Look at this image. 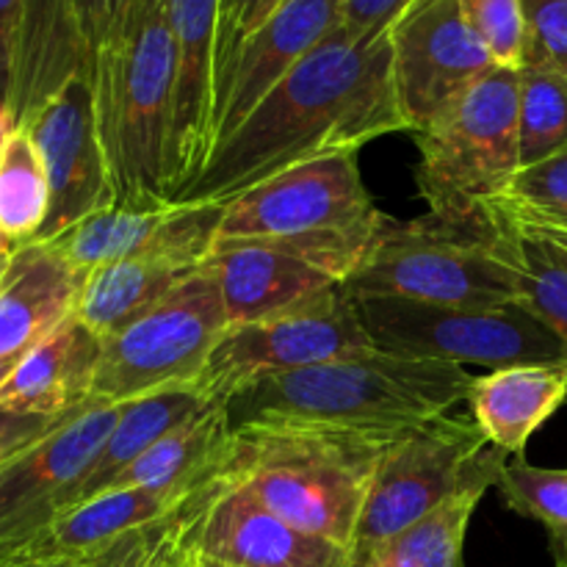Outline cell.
<instances>
[{"label":"cell","mask_w":567,"mask_h":567,"mask_svg":"<svg viewBox=\"0 0 567 567\" xmlns=\"http://www.w3.org/2000/svg\"><path fill=\"white\" fill-rule=\"evenodd\" d=\"M493 485H474L410 526L380 548L363 567H465L471 518Z\"/></svg>","instance_id":"cell-29"},{"label":"cell","mask_w":567,"mask_h":567,"mask_svg":"<svg viewBox=\"0 0 567 567\" xmlns=\"http://www.w3.org/2000/svg\"><path fill=\"white\" fill-rule=\"evenodd\" d=\"M385 214L374 205L358 153L327 155L291 166L225 205L216 244L308 241L380 230Z\"/></svg>","instance_id":"cell-10"},{"label":"cell","mask_w":567,"mask_h":567,"mask_svg":"<svg viewBox=\"0 0 567 567\" xmlns=\"http://www.w3.org/2000/svg\"><path fill=\"white\" fill-rule=\"evenodd\" d=\"M341 25V0H282L238 48L216 109L214 147Z\"/></svg>","instance_id":"cell-18"},{"label":"cell","mask_w":567,"mask_h":567,"mask_svg":"<svg viewBox=\"0 0 567 567\" xmlns=\"http://www.w3.org/2000/svg\"><path fill=\"white\" fill-rule=\"evenodd\" d=\"M520 70L493 66L419 133L421 197L430 216L465 225L507 197L520 172Z\"/></svg>","instance_id":"cell-5"},{"label":"cell","mask_w":567,"mask_h":567,"mask_svg":"<svg viewBox=\"0 0 567 567\" xmlns=\"http://www.w3.org/2000/svg\"><path fill=\"white\" fill-rule=\"evenodd\" d=\"M103 338L75 316L17 360L0 388V404L22 413L61 415L94 402L92 385Z\"/></svg>","instance_id":"cell-22"},{"label":"cell","mask_w":567,"mask_h":567,"mask_svg":"<svg viewBox=\"0 0 567 567\" xmlns=\"http://www.w3.org/2000/svg\"><path fill=\"white\" fill-rule=\"evenodd\" d=\"M280 3H282V0H258V9H255V14H252V22H249V33H252L255 28H258L260 22H264L266 17H269L271 11H275L277 6H280ZM249 33H247V37H249Z\"/></svg>","instance_id":"cell-42"},{"label":"cell","mask_w":567,"mask_h":567,"mask_svg":"<svg viewBox=\"0 0 567 567\" xmlns=\"http://www.w3.org/2000/svg\"><path fill=\"white\" fill-rule=\"evenodd\" d=\"M415 0H341V28L358 42L388 37Z\"/></svg>","instance_id":"cell-37"},{"label":"cell","mask_w":567,"mask_h":567,"mask_svg":"<svg viewBox=\"0 0 567 567\" xmlns=\"http://www.w3.org/2000/svg\"><path fill=\"white\" fill-rule=\"evenodd\" d=\"M14 244H11L9 241V238H6L3 236V233H0V258H6V255H11V252H14Z\"/></svg>","instance_id":"cell-47"},{"label":"cell","mask_w":567,"mask_h":567,"mask_svg":"<svg viewBox=\"0 0 567 567\" xmlns=\"http://www.w3.org/2000/svg\"><path fill=\"white\" fill-rule=\"evenodd\" d=\"M133 0H72L75 6L78 37L83 48V78H92L94 66L120 39L127 9Z\"/></svg>","instance_id":"cell-36"},{"label":"cell","mask_w":567,"mask_h":567,"mask_svg":"<svg viewBox=\"0 0 567 567\" xmlns=\"http://www.w3.org/2000/svg\"><path fill=\"white\" fill-rule=\"evenodd\" d=\"M221 216L225 205L188 203L186 219L169 241L89 271L78 293L75 319L109 338L147 313L208 260Z\"/></svg>","instance_id":"cell-17"},{"label":"cell","mask_w":567,"mask_h":567,"mask_svg":"<svg viewBox=\"0 0 567 567\" xmlns=\"http://www.w3.org/2000/svg\"><path fill=\"white\" fill-rule=\"evenodd\" d=\"M377 349L454 365H567V347L524 305L437 308L393 297H354Z\"/></svg>","instance_id":"cell-9"},{"label":"cell","mask_w":567,"mask_h":567,"mask_svg":"<svg viewBox=\"0 0 567 567\" xmlns=\"http://www.w3.org/2000/svg\"><path fill=\"white\" fill-rule=\"evenodd\" d=\"M557 567H567V554H565V559H559Z\"/></svg>","instance_id":"cell-50"},{"label":"cell","mask_w":567,"mask_h":567,"mask_svg":"<svg viewBox=\"0 0 567 567\" xmlns=\"http://www.w3.org/2000/svg\"><path fill=\"white\" fill-rule=\"evenodd\" d=\"M83 280L50 244L17 247L0 275V358H22L75 316Z\"/></svg>","instance_id":"cell-21"},{"label":"cell","mask_w":567,"mask_h":567,"mask_svg":"<svg viewBox=\"0 0 567 567\" xmlns=\"http://www.w3.org/2000/svg\"><path fill=\"white\" fill-rule=\"evenodd\" d=\"M216 399L208 396L199 385H177L122 404V413L116 419L114 430H111L109 441H105L103 452L97 454L89 474L66 493L59 513L100 496L105 491V485L122 468H127L133 460L142 457L166 432L175 430L177 424L188 421L192 415H197L199 410L210 408Z\"/></svg>","instance_id":"cell-28"},{"label":"cell","mask_w":567,"mask_h":567,"mask_svg":"<svg viewBox=\"0 0 567 567\" xmlns=\"http://www.w3.org/2000/svg\"><path fill=\"white\" fill-rule=\"evenodd\" d=\"M233 452V430L225 402H214L166 432L142 457L122 468L105 491H199L225 471ZM103 491V493H105Z\"/></svg>","instance_id":"cell-26"},{"label":"cell","mask_w":567,"mask_h":567,"mask_svg":"<svg viewBox=\"0 0 567 567\" xmlns=\"http://www.w3.org/2000/svg\"><path fill=\"white\" fill-rule=\"evenodd\" d=\"M567 402V365L532 363L474 377L465 404L485 441L507 457H524L532 435Z\"/></svg>","instance_id":"cell-23"},{"label":"cell","mask_w":567,"mask_h":567,"mask_svg":"<svg viewBox=\"0 0 567 567\" xmlns=\"http://www.w3.org/2000/svg\"><path fill=\"white\" fill-rule=\"evenodd\" d=\"M89 83L120 199H172L177 53L169 0H133Z\"/></svg>","instance_id":"cell-3"},{"label":"cell","mask_w":567,"mask_h":567,"mask_svg":"<svg viewBox=\"0 0 567 567\" xmlns=\"http://www.w3.org/2000/svg\"><path fill=\"white\" fill-rule=\"evenodd\" d=\"M504 504L546 526L554 563L567 554V468H540L524 457L507 460L496 480Z\"/></svg>","instance_id":"cell-31"},{"label":"cell","mask_w":567,"mask_h":567,"mask_svg":"<svg viewBox=\"0 0 567 567\" xmlns=\"http://www.w3.org/2000/svg\"><path fill=\"white\" fill-rule=\"evenodd\" d=\"M374 341L349 288L324 293L313 302L230 324L216 343L197 385L216 402L266 377L288 374L347 354L371 352Z\"/></svg>","instance_id":"cell-11"},{"label":"cell","mask_w":567,"mask_h":567,"mask_svg":"<svg viewBox=\"0 0 567 567\" xmlns=\"http://www.w3.org/2000/svg\"><path fill=\"white\" fill-rule=\"evenodd\" d=\"M75 75H83V48L72 0H25L9 97L14 127H25Z\"/></svg>","instance_id":"cell-24"},{"label":"cell","mask_w":567,"mask_h":567,"mask_svg":"<svg viewBox=\"0 0 567 567\" xmlns=\"http://www.w3.org/2000/svg\"><path fill=\"white\" fill-rule=\"evenodd\" d=\"M382 449L319 435H233L219 476L297 529L352 551Z\"/></svg>","instance_id":"cell-4"},{"label":"cell","mask_w":567,"mask_h":567,"mask_svg":"<svg viewBox=\"0 0 567 567\" xmlns=\"http://www.w3.org/2000/svg\"><path fill=\"white\" fill-rule=\"evenodd\" d=\"M391 133H408L393 92L391 39L358 42L338 25L216 144L175 199L227 205L291 166L360 153Z\"/></svg>","instance_id":"cell-1"},{"label":"cell","mask_w":567,"mask_h":567,"mask_svg":"<svg viewBox=\"0 0 567 567\" xmlns=\"http://www.w3.org/2000/svg\"><path fill=\"white\" fill-rule=\"evenodd\" d=\"M86 404H81L78 410H70V413H61V415L22 413V410H11L0 404V460L14 457V454L22 452V449L33 446L37 441L48 437L50 432H55L61 424H66L72 415L81 413Z\"/></svg>","instance_id":"cell-39"},{"label":"cell","mask_w":567,"mask_h":567,"mask_svg":"<svg viewBox=\"0 0 567 567\" xmlns=\"http://www.w3.org/2000/svg\"><path fill=\"white\" fill-rule=\"evenodd\" d=\"M11 131H14V116H11L9 105H6L3 100H0V144H3L6 138H9Z\"/></svg>","instance_id":"cell-43"},{"label":"cell","mask_w":567,"mask_h":567,"mask_svg":"<svg viewBox=\"0 0 567 567\" xmlns=\"http://www.w3.org/2000/svg\"><path fill=\"white\" fill-rule=\"evenodd\" d=\"M50 181V216L37 241H50L66 227L120 199L97 125L94 89L75 75L25 125Z\"/></svg>","instance_id":"cell-16"},{"label":"cell","mask_w":567,"mask_h":567,"mask_svg":"<svg viewBox=\"0 0 567 567\" xmlns=\"http://www.w3.org/2000/svg\"><path fill=\"white\" fill-rule=\"evenodd\" d=\"M507 460L471 419L441 415L399 435L377 463L352 543V567H363L385 543L468 487H496Z\"/></svg>","instance_id":"cell-6"},{"label":"cell","mask_w":567,"mask_h":567,"mask_svg":"<svg viewBox=\"0 0 567 567\" xmlns=\"http://www.w3.org/2000/svg\"><path fill=\"white\" fill-rule=\"evenodd\" d=\"M199 491H147V487L105 491L59 513L48 526H42L37 535L9 554L22 563L42 565L94 557L131 532L161 524L186 509V504Z\"/></svg>","instance_id":"cell-20"},{"label":"cell","mask_w":567,"mask_h":567,"mask_svg":"<svg viewBox=\"0 0 567 567\" xmlns=\"http://www.w3.org/2000/svg\"><path fill=\"white\" fill-rule=\"evenodd\" d=\"M457 3L496 66L524 70L526 42H529L524 0H457Z\"/></svg>","instance_id":"cell-34"},{"label":"cell","mask_w":567,"mask_h":567,"mask_svg":"<svg viewBox=\"0 0 567 567\" xmlns=\"http://www.w3.org/2000/svg\"><path fill=\"white\" fill-rule=\"evenodd\" d=\"M465 365L371 352L266 377L225 399L233 435H319L388 446L468 399Z\"/></svg>","instance_id":"cell-2"},{"label":"cell","mask_w":567,"mask_h":567,"mask_svg":"<svg viewBox=\"0 0 567 567\" xmlns=\"http://www.w3.org/2000/svg\"><path fill=\"white\" fill-rule=\"evenodd\" d=\"M529 42L526 64L567 78V0H524Z\"/></svg>","instance_id":"cell-35"},{"label":"cell","mask_w":567,"mask_h":567,"mask_svg":"<svg viewBox=\"0 0 567 567\" xmlns=\"http://www.w3.org/2000/svg\"><path fill=\"white\" fill-rule=\"evenodd\" d=\"M520 169L567 150V78L540 66L520 70Z\"/></svg>","instance_id":"cell-32"},{"label":"cell","mask_w":567,"mask_h":567,"mask_svg":"<svg viewBox=\"0 0 567 567\" xmlns=\"http://www.w3.org/2000/svg\"><path fill=\"white\" fill-rule=\"evenodd\" d=\"M122 404L89 402L81 413L0 465V548L14 551L59 515L66 493L103 452Z\"/></svg>","instance_id":"cell-15"},{"label":"cell","mask_w":567,"mask_h":567,"mask_svg":"<svg viewBox=\"0 0 567 567\" xmlns=\"http://www.w3.org/2000/svg\"><path fill=\"white\" fill-rule=\"evenodd\" d=\"M9 258H11V255H6V258H0V275H3V269H6V264H9Z\"/></svg>","instance_id":"cell-48"},{"label":"cell","mask_w":567,"mask_h":567,"mask_svg":"<svg viewBox=\"0 0 567 567\" xmlns=\"http://www.w3.org/2000/svg\"><path fill=\"white\" fill-rule=\"evenodd\" d=\"M388 39L399 114L415 136L496 66L457 0H415Z\"/></svg>","instance_id":"cell-13"},{"label":"cell","mask_w":567,"mask_h":567,"mask_svg":"<svg viewBox=\"0 0 567 567\" xmlns=\"http://www.w3.org/2000/svg\"><path fill=\"white\" fill-rule=\"evenodd\" d=\"M17 360H20V358H0V388H3V382L11 377V371H14Z\"/></svg>","instance_id":"cell-44"},{"label":"cell","mask_w":567,"mask_h":567,"mask_svg":"<svg viewBox=\"0 0 567 567\" xmlns=\"http://www.w3.org/2000/svg\"><path fill=\"white\" fill-rule=\"evenodd\" d=\"M255 9H258V0H221L219 44H216V109H219L221 92H225L227 75L233 70L238 48H241L249 33Z\"/></svg>","instance_id":"cell-38"},{"label":"cell","mask_w":567,"mask_h":567,"mask_svg":"<svg viewBox=\"0 0 567 567\" xmlns=\"http://www.w3.org/2000/svg\"><path fill=\"white\" fill-rule=\"evenodd\" d=\"M480 227L493 252L518 277V305L535 313L567 347V258L507 205H487Z\"/></svg>","instance_id":"cell-27"},{"label":"cell","mask_w":567,"mask_h":567,"mask_svg":"<svg viewBox=\"0 0 567 567\" xmlns=\"http://www.w3.org/2000/svg\"><path fill=\"white\" fill-rule=\"evenodd\" d=\"M219 11L221 0H169L177 53L172 199L197 181L214 153Z\"/></svg>","instance_id":"cell-19"},{"label":"cell","mask_w":567,"mask_h":567,"mask_svg":"<svg viewBox=\"0 0 567 567\" xmlns=\"http://www.w3.org/2000/svg\"><path fill=\"white\" fill-rule=\"evenodd\" d=\"M520 219L567 230V150L524 166L502 199Z\"/></svg>","instance_id":"cell-33"},{"label":"cell","mask_w":567,"mask_h":567,"mask_svg":"<svg viewBox=\"0 0 567 567\" xmlns=\"http://www.w3.org/2000/svg\"><path fill=\"white\" fill-rule=\"evenodd\" d=\"M515 216H518V214H515ZM518 219H520V216H518ZM526 225H532L535 230H540L543 236H546L548 241H551L554 247H557L559 252H563L567 258V230H563V227H554V225H537V221H526Z\"/></svg>","instance_id":"cell-41"},{"label":"cell","mask_w":567,"mask_h":567,"mask_svg":"<svg viewBox=\"0 0 567 567\" xmlns=\"http://www.w3.org/2000/svg\"><path fill=\"white\" fill-rule=\"evenodd\" d=\"M352 297H393L437 308H502L518 302V277L485 241L480 216L465 225L426 216L382 221Z\"/></svg>","instance_id":"cell-7"},{"label":"cell","mask_w":567,"mask_h":567,"mask_svg":"<svg viewBox=\"0 0 567 567\" xmlns=\"http://www.w3.org/2000/svg\"><path fill=\"white\" fill-rule=\"evenodd\" d=\"M6 460H9V457H6ZM6 460H0V465H3V463H6Z\"/></svg>","instance_id":"cell-51"},{"label":"cell","mask_w":567,"mask_h":567,"mask_svg":"<svg viewBox=\"0 0 567 567\" xmlns=\"http://www.w3.org/2000/svg\"><path fill=\"white\" fill-rule=\"evenodd\" d=\"M172 567H188V551H186V557L181 559V563H177V565H172Z\"/></svg>","instance_id":"cell-49"},{"label":"cell","mask_w":567,"mask_h":567,"mask_svg":"<svg viewBox=\"0 0 567 567\" xmlns=\"http://www.w3.org/2000/svg\"><path fill=\"white\" fill-rule=\"evenodd\" d=\"M183 548L230 567H352V551L297 529L216 476L186 507Z\"/></svg>","instance_id":"cell-14"},{"label":"cell","mask_w":567,"mask_h":567,"mask_svg":"<svg viewBox=\"0 0 567 567\" xmlns=\"http://www.w3.org/2000/svg\"><path fill=\"white\" fill-rule=\"evenodd\" d=\"M377 236L380 230L308 241L216 244L205 264L219 282L227 321L247 324L347 286Z\"/></svg>","instance_id":"cell-12"},{"label":"cell","mask_w":567,"mask_h":567,"mask_svg":"<svg viewBox=\"0 0 567 567\" xmlns=\"http://www.w3.org/2000/svg\"><path fill=\"white\" fill-rule=\"evenodd\" d=\"M230 327L208 264L155 308L103 338L92 399L127 404L177 385H197L216 343Z\"/></svg>","instance_id":"cell-8"},{"label":"cell","mask_w":567,"mask_h":567,"mask_svg":"<svg viewBox=\"0 0 567 567\" xmlns=\"http://www.w3.org/2000/svg\"><path fill=\"white\" fill-rule=\"evenodd\" d=\"M186 214L188 203L177 199L122 197L42 244H50L66 264L89 275L97 266L161 247L175 236Z\"/></svg>","instance_id":"cell-25"},{"label":"cell","mask_w":567,"mask_h":567,"mask_svg":"<svg viewBox=\"0 0 567 567\" xmlns=\"http://www.w3.org/2000/svg\"><path fill=\"white\" fill-rule=\"evenodd\" d=\"M50 216V181L25 127L0 144V233L14 247L37 241Z\"/></svg>","instance_id":"cell-30"},{"label":"cell","mask_w":567,"mask_h":567,"mask_svg":"<svg viewBox=\"0 0 567 567\" xmlns=\"http://www.w3.org/2000/svg\"><path fill=\"white\" fill-rule=\"evenodd\" d=\"M188 567H230V565L210 563V559H203V557H192V554H188Z\"/></svg>","instance_id":"cell-46"},{"label":"cell","mask_w":567,"mask_h":567,"mask_svg":"<svg viewBox=\"0 0 567 567\" xmlns=\"http://www.w3.org/2000/svg\"><path fill=\"white\" fill-rule=\"evenodd\" d=\"M25 0H0V100L9 105Z\"/></svg>","instance_id":"cell-40"},{"label":"cell","mask_w":567,"mask_h":567,"mask_svg":"<svg viewBox=\"0 0 567 567\" xmlns=\"http://www.w3.org/2000/svg\"><path fill=\"white\" fill-rule=\"evenodd\" d=\"M25 565H31V563H22V559H17L14 554H9L0 548V567H25Z\"/></svg>","instance_id":"cell-45"}]
</instances>
